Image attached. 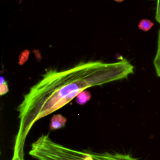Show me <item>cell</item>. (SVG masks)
<instances>
[{"label": "cell", "instance_id": "obj_1", "mask_svg": "<svg viewBox=\"0 0 160 160\" xmlns=\"http://www.w3.org/2000/svg\"><path fill=\"white\" fill-rule=\"evenodd\" d=\"M134 69L128 60L121 58L114 62H80L63 71L46 70L17 108L19 122L11 160H25L26 140L38 120L61 108L87 88L127 79Z\"/></svg>", "mask_w": 160, "mask_h": 160}, {"label": "cell", "instance_id": "obj_2", "mask_svg": "<svg viewBox=\"0 0 160 160\" xmlns=\"http://www.w3.org/2000/svg\"><path fill=\"white\" fill-rule=\"evenodd\" d=\"M29 154L38 160H138L128 154L93 152L72 149L55 142L47 134L41 136L32 145Z\"/></svg>", "mask_w": 160, "mask_h": 160}, {"label": "cell", "instance_id": "obj_3", "mask_svg": "<svg viewBox=\"0 0 160 160\" xmlns=\"http://www.w3.org/2000/svg\"><path fill=\"white\" fill-rule=\"evenodd\" d=\"M66 122V118L62 116L61 114L54 115L51 120L50 130H57L62 128L64 126Z\"/></svg>", "mask_w": 160, "mask_h": 160}, {"label": "cell", "instance_id": "obj_4", "mask_svg": "<svg viewBox=\"0 0 160 160\" xmlns=\"http://www.w3.org/2000/svg\"><path fill=\"white\" fill-rule=\"evenodd\" d=\"M91 98V93L88 91L84 90L78 94L76 97V101L79 105H84L90 100Z\"/></svg>", "mask_w": 160, "mask_h": 160}, {"label": "cell", "instance_id": "obj_5", "mask_svg": "<svg viewBox=\"0 0 160 160\" xmlns=\"http://www.w3.org/2000/svg\"><path fill=\"white\" fill-rule=\"evenodd\" d=\"M154 23L149 19H142L138 24V28L143 31H148L153 26Z\"/></svg>", "mask_w": 160, "mask_h": 160}, {"label": "cell", "instance_id": "obj_6", "mask_svg": "<svg viewBox=\"0 0 160 160\" xmlns=\"http://www.w3.org/2000/svg\"><path fill=\"white\" fill-rule=\"evenodd\" d=\"M8 91H9V88H8L7 82L4 80V78L1 76V80H0V95L2 96L4 94H6Z\"/></svg>", "mask_w": 160, "mask_h": 160}, {"label": "cell", "instance_id": "obj_7", "mask_svg": "<svg viewBox=\"0 0 160 160\" xmlns=\"http://www.w3.org/2000/svg\"><path fill=\"white\" fill-rule=\"evenodd\" d=\"M29 51L28 50H25L24 51H22L20 56H19V64L22 65L28 59L29 57Z\"/></svg>", "mask_w": 160, "mask_h": 160}, {"label": "cell", "instance_id": "obj_8", "mask_svg": "<svg viewBox=\"0 0 160 160\" xmlns=\"http://www.w3.org/2000/svg\"><path fill=\"white\" fill-rule=\"evenodd\" d=\"M155 18L156 21L160 24V0H156Z\"/></svg>", "mask_w": 160, "mask_h": 160}, {"label": "cell", "instance_id": "obj_9", "mask_svg": "<svg viewBox=\"0 0 160 160\" xmlns=\"http://www.w3.org/2000/svg\"><path fill=\"white\" fill-rule=\"evenodd\" d=\"M114 1H116V2H120L123 1L124 0H114Z\"/></svg>", "mask_w": 160, "mask_h": 160}]
</instances>
